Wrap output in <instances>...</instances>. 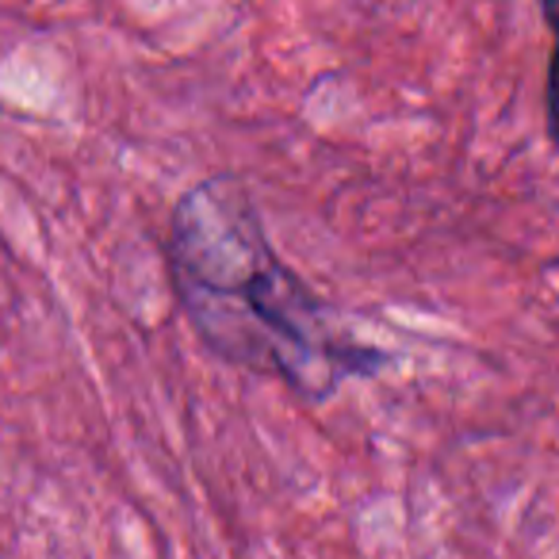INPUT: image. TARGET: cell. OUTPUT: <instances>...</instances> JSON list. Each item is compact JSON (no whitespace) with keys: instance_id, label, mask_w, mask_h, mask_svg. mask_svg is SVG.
<instances>
[{"instance_id":"6da1fadb","label":"cell","mask_w":559,"mask_h":559,"mask_svg":"<svg viewBox=\"0 0 559 559\" xmlns=\"http://www.w3.org/2000/svg\"><path fill=\"white\" fill-rule=\"evenodd\" d=\"M169 272L192 330L226 365L276 376L304 399H330L345 380L380 368V353L276 257L241 180L207 177L180 195Z\"/></svg>"}]
</instances>
